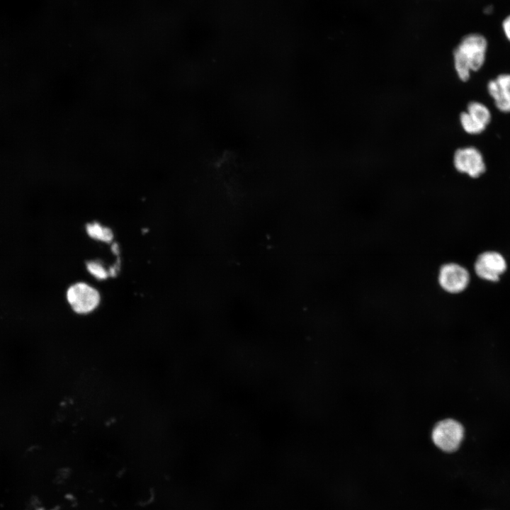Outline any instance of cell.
Here are the masks:
<instances>
[{
    "label": "cell",
    "mask_w": 510,
    "mask_h": 510,
    "mask_svg": "<svg viewBox=\"0 0 510 510\" xmlns=\"http://www.w3.org/2000/svg\"><path fill=\"white\" fill-rule=\"evenodd\" d=\"M471 119L484 130L489 124L492 115L489 108L478 101H471L468 103L466 111Z\"/></svg>",
    "instance_id": "obj_8"
},
{
    "label": "cell",
    "mask_w": 510,
    "mask_h": 510,
    "mask_svg": "<svg viewBox=\"0 0 510 510\" xmlns=\"http://www.w3.org/2000/svg\"><path fill=\"white\" fill-rule=\"evenodd\" d=\"M453 164L455 169L476 178L486 171V165L481 152L474 147L458 149L453 155Z\"/></svg>",
    "instance_id": "obj_6"
},
{
    "label": "cell",
    "mask_w": 510,
    "mask_h": 510,
    "mask_svg": "<svg viewBox=\"0 0 510 510\" xmlns=\"http://www.w3.org/2000/svg\"><path fill=\"white\" fill-rule=\"evenodd\" d=\"M507 268L504 257L499 252L487 251L480 254L474 264L476 275L481 279L497 282Z\"/></svg>",
    "instance_id": "obj_5"
},
{
    "label": "cell",
    "mask_w": 510,
    "mask_h": 510,
    "mask_svg": "<svg viewBox=\"0 0 510 510\" xmlns=\"http://www.w3.org/2000/svg\"><path fill=\"white\" fill-rule=\"evenodd\" d=\"M67 298L73 310L79 314L92 312L100 302L99 293L84 283H77L69 287Z\"/></svg>",
    "instance_id": "obj_4"
},
{
    "label": "cell",
    "mask_w": 510,
    "mask_h": 510,
    "mask_svg": "<svg viewBox=\"0 0 510 510\" xmlns=\"http://www.w3.org/2000/svg\"><path fill=\"white\" fill-rule=\"evenodd\" d=\"M86 230L89 237L104 242H110L113 237V234L110 229L103 227L98 222L87 224Z\"/></svg>",
    "instance_id": "obj_9"
},
{
    "label": "cell",
    "mask_w": 510,
    "mask_h": 510,
    "mask_svg": "<svg viewBox=\"0 0 510 510\" xmlns=\"http://www.w3.org/2000/svg\"><path fill=\"white\" fill-rule=\"evenodd\" d=\"M111 249L113 254L118 255L119 253V247L118 245L116 243H114L112 246Z\"/></svg>",
    "instance_id": "obj_14"
},
{
    "label": "cell",
    "mask_w": 510,
    "mask_h": 510,
    "mask_svg": "<svg viewBox=\"0 0 510 510\" xmlns=\"http://www.w3.org/2000/svg\"><path fill=\"white\" fill-rule=\"evenodd\" d=\"M86 268L91 275L99 280L106 279L109 276L108 271L98 261L87 262Z\"/></svg>",
    "instance_id": "obj_11"
},
{
    "label": "cell",
    "mask_w": 510,
    "mask_h": 510,
    "mask_svg": "<svg viewBox=\"0 0 510 510\" xmlns=\"http://www.w3.org/2000/svg\"><path fill=\"white\" fill-rule=\"evenodd\" d=\"M502 28L506 38L510 41V15L504 20Z\"/></svg>",
    "instance_id": "obj_12"
},
{
    "label": "cell",
    "mask_w": 510,
    "mask_h": 510,
    "mask_svg": "<svg viewBox=\"0 0 510 510\" xmlns=\"http://www.w3.org/2000/svg\"><path fill=\"white\" fill-rule=\"evenodd\" d=\"M487 91L496 108L502 113H510V74H501L487 83Z\"/></svg>",
    "instance_id": "obj_7"
},
{
    "label": "cell",
    "mask_w": 510,
    "mask_h": 510,
    "mask_svg": "<svg viewBox=\"0 0 510 510\" xmlns=\"http://www.w3.org/2000/svg\"><path fill=\"white\" fill-rule=\"evenodd\" d=\"M487 41L478 33H471L462 38L453 50L454 67L458 78L466 81L472 72L482 68L486 57Z\"/></svg>",
    "instance_id": "obj_1"
},
{
    "label": "cell",
    "mask_w": 510,
    "mask_h": 510,
    "mask_svg": "<svg viewBox=\"0 0 510 510\" xmlns=\"http://www.w3.org/2000/svg\"><path fill=\"white\" fill-rule=\"evenodd\" d=\"M464 435L465 429L462 424L453 419H445L434 426L431 440L438 449L446 453H453L459 448Z\"/></svg>",
    "instance_id": "obj_2"
},
{
    "label": "cell",
    "mask_w": 510,
    "mask_h": 510,
    "mask_svg": "<svg viewBox=\"0 0 510 510\" xmlns=\"http://www.w3.org/2000/svg\"><path fill=\"white\" fill-rule=\"evenodd\" d=\"M460 122L463 129L468 134L478 135L484 131L483 129H482L471 119L466 111L460 113Z\"/></svg>",
    "instance_id": "obj_10"
},
{
    "label": "cell",
    "mask_w": 510,
    "mask_h": 510,
    "mask_svg": "<svg viewBox=\"0 0 510 510\" xmlns=\"http://www.w3.org/2000/svg\"><path fill=\"white\" fill-rule=\"evenodd\" d=\"M119 261H118V262L113 266H112L109 268V270L108 271L109 276H110L112 277H114L116 276L118 271L119 270V266H120Z\"/></svg>",
    "instance_id": "obj_13"
},
{
    "label": "cell",
    "mask_w": 510,
    "mask_h": 510,
    "mask_svg": "<svg viewBox=\"0 0 510 510\" xmlns=\"http://www.w3.org/2000/svg\"><path fill=\"white\" fill-rule=\"evenodd\" d=\"M439 288L445 293L457 295L463 292L468 286L470 276L468 269L455 262H446L441 264L436 274Z\"/></svg>",
    "instance_id": "obj_3"
}]
</instances>
